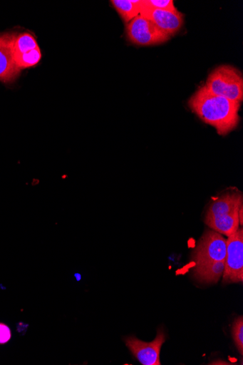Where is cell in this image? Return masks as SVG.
<instances>
[{
    "instance_id": "cell-13",
    "label": "cell",
    "mask_w": 243,
    "mask_h": 365,
    "mask_svg": "<svg viewBox=\"0 0 243 365\" xmlns=\"http://www.w3.org/2000/svg\"><path fill=\"white\" fill-rule=\"evenodd\" d=\"M42 58V53L40 48L34 49L26 54L14 58V61L19 70L32 68L36 66Z\"/></svg>"
},
{
    "instance_id": "cell-1",
    "label": "cell",
    "mask_w": 243,
    "mask_h": 365,
    "mask_svg": "<svg viewBox=\"0 0 243 365\" xmlns=\"http://www.w3.org/2000/svg\"><path fill=\"white\" fill-rule=\"evenodd\" d=\"M188 106L204 123L214 127L221 136L228 135L239 122L240 103L215 95L205 86L191 96Z\"/></svg>"
},
{
    "instance_id": "cell-6",
    "label": "cell",
    "mask_w": 243,
    "mask_h": 365,
    "mask_svg": "<svg viewBox=\"0 0 243 365\" xmlns=\"http://www.w3.org/2000/svg\"><path fill=\"white\" fill-rule=\"evenodd\" d=\"M165 341L162 329H158L155 339L150 343L144 342L135 336L124 338V342L132 354L143 365H160V354Z\"/></svg>"
},
{
    "instance_id": "cell-10",
    "label": "cell",
    "mask_w": 243,
    "mask_h": 365,
    "mask_svg": "<svg viewBox=\"0 0 243 365\" xmlns=\"http://www.w3.org/2000/svg\"><path fill=\"white\" fill-rule=\"evenodd\" d=\"M238 213L239 212L225 217H205V222L217 233L229 237L239 229Z\"/></svg>"
},
{
    "instance_id": "cell-17",
    "label": "cell",
    "mask_w": 243,
    "mask_h": 365,
    "mask_svg": "<svg viewBox=\"0 0 243 365\" xmlns=\"http://www.w3.org/2000/svg\"><path fill=\"white\" fill-rule=\"evenodd\" d=\"M242 210H243V207L242 206L239 210V213H238V215H239V225H242Z\"/></svg>"
},
{
    "instance_id": "cell-4",
    "label": "cell",
    "mask_w": 243,
    "mask_h": 365,
    "mask_svg": "<svg viewBox=\"0 0 243 365\" xmlns=\"http://www.w3.org/2000/svg\"><path fill=\"white\" fill-rule=\"evenodd\" d=\"M125 30L128 41L136 46L159 45L170 38L155 24L141 15L128 22Z\"/></svg>"
},
{
    "instance_id": "cell-5",
    "label": "cell",
    "mask_w": 243,
    "mask_h": 365,
    "mask_svg": "<svg viewBox=\"0 0 243 365\" xmlns=\"http://www.w3.org/2000/svg\"><path fill=\"white\" fill-rule=\"evenodd\" d=\"M243 282V230L239 228L227 240L224 283Z\"/></svg>"
},
{
    "instance_id": "cell-14",
    "label": "cell",
    "mask_w": 243,
    "mask_h": 365,
    "mask_svg": "<svg viewBox=\"0 0 243 365\" xmlns=\"http://www.w3.org/2000/svg\"><path fill=\"white\" fill-rule=\"evenodd\" d=\"M232 335L234 344L241 355L243 354V318L237 317L232 327Z\"/></svg>"
},
{
    "instance_id": "cell-8",
    "label": "cell",
    "mask_w": 243,
    "mask_h": 365,
    "mask_svg": "<svg viewBox=\"0 0 243 365\" xmlns=\"http://www.w3.org/2000/svg\"><path fill=\"white\" fill-rule=\"evenodd\" d=\"M12 39L11 34L0 36V81L6 84L14 82L21 71L14 58Z\"/></svg>"
},
{
    "instance_id": "cell-3",
    "label": "cell",
    "mask_w": 243,
    "mask_h": 365,
    "mask_svg": "<svg viewBox=\"0 0 243 365\" xmlns=\"http://www.w3.org/2000/svg\"><path fill=\"white\" fill-rule=\"evenodd\" d=\"M211 93L231 101H243V77L239 71L229 65H222L208 76L205 86Z\"/></svg>"
},
{
    "instance_id": "cell-12",
    "label": "cell",
    "mask_w": 243,
    "mask_h": 365,
    "mask_svg": "<svg viewBox=\"0 0 243 365\" xmlns=\"http://www.w3.org/2000/svg\"><path fill=\"white\" fill-rule=\"evenodd\" d=\"M37 41L29 33L13 35L12 52L14 58L38 48Z\"/></svg>"
},
{
    "instance_id": "cell-9",
    "label": "cell",
    "mask_w": 243,
    "mask_h": 365,
    "mask_svg": "<svg viewBox=\"0 0 243 365\" xmlns=\"http://www.w3.org/2000/svg\"><path fill=\"white\" fill-rule=\"evenodd\" d=\"M242 206V195L240 193H227L211 204L205 217H225L237 213Z\"/></svg>"
},
{
    "instance_id": "cell-15",
    "label": "cell",
    "mask_w": 243,
    "mask_h": 365,
    "mask_svg": "<svg viewBox=\"0 0 243 365\" xmlns=\"http://www.w3.org/2000/svg\"><path fill=\"white\" fill-rule=\"evenodd\" d=\"M143 3L146 7L152 9L178 12L172 0H143Z\"/></svg>"
},
{
    "instance_id": "cell-2",
    "label": "cell",
    "mask_w": 243,
    "mask_h": 365,
    "mask_svg": "<svg viewBox=\"0 0 243 365\" xmlns=\"http://www.w3.org/2000/svg\"><path fill=\"white\" fill-rule=\"evenodd\" d=\"M226 255L227 240L213 230H206L192 252L194 277L199 282L211 278Z\"/></svg>"
},
{
    "instance_id": "cell-16",
    "label": "cell",
    "mask_w": 243,
    "mask_h": 365,
    "mask_svg": "<svg viewBox=\"0 0 243 365\" xmlns=\"http://www.w3.org/2000/svg\"><path fill=\"white\" fill-rule=\"evenodd\" d=\"M11 339V331L8 325L0 323V344L8 343Z\"/></svg>"
},
{
    "instance_id": "cell-7",
    "label": "cell",
    "mask_w": 243,
    "mask_h": 365,
    "mask_svg": "<svg viewBox=\"0 0 243 365\" xmlns=\"http://www.w3.org/2000/svg\"><path fill=\"white\" fill-rule=\"evenodd\" d=\"M140 15L152 21L170 38L177 34L184 25V16L180 12L152 9L144 3Z\"/></svg>"
},
{
    "instance_id": "cell-11",
    "label": "cell",
    "mask_w": 243,
    "mask_h": 365,
    "mask_svg": "<svg viewBox=\"0 0 243 365\" xmlns=\"http://www.w3.org/2000/svg\"><path fill=\"white\" fill-rule=\"evenodd\" d=\"M111 4L123 21L128 24L140 16L143 8V0H113Z\"/></svg>"
}]
</instances>
